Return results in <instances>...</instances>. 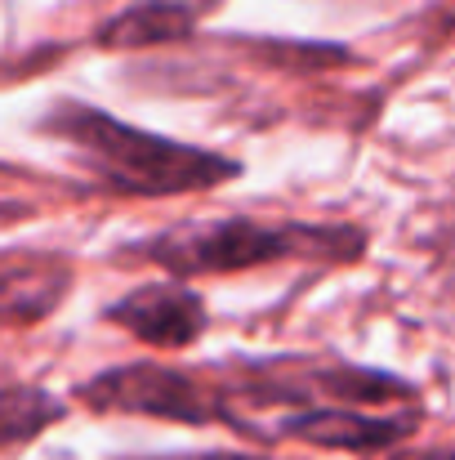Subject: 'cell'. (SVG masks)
Instances as JSON below:
<instances>
[{
    "label": "cell",
    "mask_w": 455,
    "mask_h": 460,
    "mask_svg": "<svg viewBox=\"0 0 455 460\" xmlns=\"http://www.w3.org/2000/svg\"><path fill=\"white\" fill-rule=\"evenodd\" d=\"M40 130L85 165L90 179L108 192H130V197H183V192H210L241 174V161L179 144L170 135H152L144 126H130L94 103L63 99L40 117Z\"/></svg>",
    "instance_id": "obj_1"
},
{
    "label": "cell",
    "mask_w": 455,
    "mask_h": 460,
    "mask_svg": "<svg viewBox=\"0 0 455 460\" xmlns=\"http://www.w3.org/2000/svg\"><path fill=\"white\" fill-rule=\"evenodd\" d=\"M366 251V233L348 224H303V219H250V215H223V219H188L156 228L130 246L135 260L165 269L174 282L201 278V273H237V269H264V264H348Z\"/></svg>",
    "instance_id": "obj_2"
},
{
    "label": "cell",
    "mask_w": 455,
    "mask_h": 460,
    "mask_svg": "<svg viewBox=\"0 0 455 460\" xmlns=\"http://www.w3.org/2000/svg\"><path fill=\"white\" fill-rule=\"evenodd\" d=\"M76 398L90 411H117V416H148L174 425H214L228 420L223 402L188 371L165 362H126L108 367L76 385Z\"/></svg>",
    "instance_id": "obj_3"
},
{
    "label": "cell",
    "mask_w": 455,
    "mask_h": 460,
    "mask_svg": "<svg viewBox=\"0 0 455 460\" xmlns=\"http://www.w3.org/2000/svg\"><path fill=\"white\" fill-rule=\"evenodd\" d=\"M108 322L152 349H188L206 335V300L174 278L144 282L108 305Z\"/></svg>",
    "instance_id": "obj_4"
},
{
    "label": "cell",
    "mask_w": 455,
    "mask_h": 460,
    "mask_svg": "<svg viewBox=\"0 0 455 460\" xmlns=\"http://www.w3.org/2000/svg\"><path fill=\"white\" fill-rule=\"evenodd\" d=\"M416 429V416H366V411H348V407H303L282 416L277 434L282 438H300L312 447H330V452H384L393 443H402Z\"/></svg>",
    "instance_id": "obj_5"
},
{
    "label": "cell",
    "mask_w": 455,
    "mask_h": 460,
    "mask_svg": "<svg viewBox=\"0 0 455 460\" xmlns=\"http://www.w3.org/2000/svg\"><path fill=\"white\" fill-rule=\"evenodd\" d=\"M219 0H135L121 13H112L99 31L94 45L103 49H152L192 36L206 13H214Z\"/></svg>",
    "instance_id": "obj_6"
},
{
    "label": "cell",
    "mask_w": 455,
    "mask_h": 460,
    "mask_svg": "<svg viewBox=\"0 0 455 460\" xmlns=\"http://www.w3.org/2000/svg\"><path fill=\"white\" fill-rule=\"evenodd\" d=\"M308 389H317L321 398L357 402V407H375V402H407V398H416V385H411V380H402V376H393V371L357 367V362L308 367Z\"/></svg>",
    "instance_id": "obj_7"
},
{
    "label": "cell",
    "mask_w": 455,
    "mask_h": 460,
    "mask_svg": "<svg viewBox=\"0 0 455 460\" xmlns=\"http://www.w3.org/2000/svg\"><path fill=\"white\" fill-rule=\"evenodd\" d=\"M67 296V269L31 260L22 269H0V317L40 322Z\"/></svg>",
    "instance_id": "obj_8"
},
{
    "label": "cell",
    "mask_w": 455,
    "mask_h": 460,
    "mask_svg": "<svg viewBox=\"0 0 455 460\" xmlns=\"http://www.w3.org/2000/svg\"><path fill=\"white\" fill-rule=\"evenodd\" d=\"M67 416V402L40 385H4L0 389V447H18L40 438L49 425Z\"/></svg>",
    "instance_id": "obj_9"
},
{
    "label": "cell",
    "mask_w": 455,
    "mask_h": 460,
    "mask_svg": "<svg viewBox=\"0 0 455 460\" xmlns=\"http://www.w3.org/2000/svg\"><path fill=\"white\" fill-rule=\"evenodd\" d=\"M250 49L264 63H282V67H335V63H353V54L344 45H317V40H250Z\"/></svg>",
    "instance_id": "obj_10"
},
{
    "label": "cell",
    "mask_w": 455,
    "mask_h": 460,
    "mask_svg": "<svg viewBox=\"0 0 455 460\" xmlns=\"http://www.w3.org/2000/svg\"><path fill=\"white\" fill-rule=\"evenodd\" d=\"M139 460H273L255 452H179V456H139Z\"/></svg>",
    "instance_id": "obj_11"
}]
</instances>
